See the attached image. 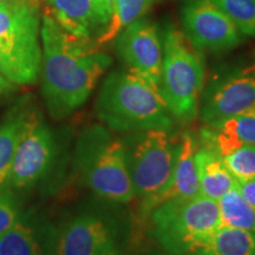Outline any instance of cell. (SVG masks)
Segmentation results:
<instances>
[{"label":"cell","instance_id":"cell-1","mask_svg":"<svg viewBox=\"0 0 255 255\" xmlns=\"http://www.w3.org/2000/svg\"><path fill=\"white\" fill-rule=\"evenodd\" d=\"M41 94L47 113L62 121L90 97L113 64L94 39L69 33L46 12L41 19Z\"/></svg>","mask_w":255,"mask_h":255},{"label":"cell","instance_id":"cell-2","mask_svg":"<svg viewBox=\"0 0 255 255\" xmlns=\"http://www.w3.org/2000/svg\"><path fill=\"white\" fill-rule=\"evenodd\" d=\"M98 120L111 131L173 130L171 116L159 89L131 70H116L104 79L95 103Z\"/></svg>","mask_w":255,"mask_h":255},{"label":"cell","instance_id":"cell-3","mask_svg":"<svg viewBox=\"0 0 255 255\" xmlns=\"http://www.w3.org/2000/svg\"><path fill=\"white\" fill-rule=\"evenodd\" d=\"M75 164L82 182L104 201L124 205L135 199L122 137L107 127L83 130L76 144Z\"/></svg>","mask_w":255,"mask_h":255},{"label":"cell","instance_id":"cell-4","mask_svg":"<svg viewBox=\"0 0 255 255\" xmlns=\"http://www.w3.org/2000/svg\"><path fill=\"white\" fill-rule=\"evenodd\" d=\"M161 38L163 57L159 92L175 121L191 122L199 115L201 95L205 88L202 52L175 24L165 25Z\"/></svg>","mask_w":255,"mask_h":255},{"label":"cell","instance_id":"cell-5","mask_svg":"<svg viewBox=\"0 0 255 255\" xmlns=\"http://www.w3.org/2000/svg\"><path fill=\"white\" fill-rule=\"evenodd\" d=\"M145 221L149 237L167 255L201 251L221 226L218 202L202 195L161 203L150 210Z\"/></svg>","mask_w":255,"mask_h":255},{"label":"cell","instance_id":"cell-6","mask_svg":"<svg viewBox=\"0 0 255 255\" xmlns=\"http://www.w3.org/2000/svg\"><path fill=\"white\" fill-rule=\"evenodd\" d=\"M127 167L142 219L164 189L176 159L178 139L171 130H143L123 133Z\"/></svg>","mask_w":255,"mask_h":255},{"label":"cell","instance_id":"cell-7","mask_svg":"<svg viewBox=\"0 0 255 255\" xmlns=\"http://www.w3.org/2000/svg\"><path fill=\"white\" fill-rule=\"evenodd\" d=\"M126 223L105 209H87L53 229L55 255H126Z\"/></svg>","mask_w":255,"mask_h":255},{"label":"cell","instance_id":"cell-8","mask_svg":"<svg viewBox=\"0 0 255 255\" xmlns=\"http://www.w3.org/2000/svg\"><path fill=\"white\" fill-rule=\"evenodd\" d=\"M40 7L38 0L0 2V47L18 70L21 84L40 73Z\"/></svg>","mask_w":255,"mask_h":255},{"label":"cell","instance_id":"cell-9","mask_svg":"<svg viewBox=\"0 0 255 255\" xmlns=\"http://www.w3.org/2000/svg\"><path fill=\"white\" fill-rule=\"evenodd\" d=\"M55 133L43 115L31 107L6 183L12 189L27 190L47 176L57 158Z\"/></svg>","mask_w":255,"mask_h":255},{"label":"cell","instance_id":"cell-10","mask_svg":"<svg viewBox=\"0 0 255 255\" xmlns=\"http://www.w3.org/2000/svg\"><path fill=\"white\" fill-rule=\"evenodd\" d=\"M255 103V63L215 73L203 88L199 113L208 127L242 113Z\"/></svg>","mask_w":255,"mask_h":255},{"label":"cell","instance_id":"cell-11","mask_svg":"<svg viewBox=\"0 0 255 255\" xmlns=\"http://www.w3.org/2000/svg\"><path fill=\"white\" fill-rule=\"evenodd\" d=\"M181 24L200 52H225L242 41L241 32L212 0H183Z\"/></svg>","mask_w":255,"mask_h":255},{"label":"cell","instance_id":"cell-12","mask_svg":"<svg viewBox=\"0 0 255 255\" xmlns=\"http://www.w3.org/2000/svg\"><path fill=\"white\" fill-rule=\"evenodd\" d=\"M116 52L127 68L159 89L162 38L157 25L141 17L116 37Z\"/></svg>","mask_w":255,"mask_h":255},{"label":"cell","instance_id":"cell-13","mask_svg":"<svg viewBox=\"0 0 255 255\" xmlns=\"http://www.w3.org/2000/svg\"><path fill=\"white\" fill-rule=\"evenodd\" d=\"M49 13L69 33L96 40L109 23L113 0H46Z\"/></svg>","mask_w":255,"mask_h":255},{"label":"cell","instance_id":"cell-14","mask_svg":"<svg viewBox=\"0 0 255 255\" xmlns=\"http://www.w3.org/2000/svg\"><path fill=\"white\" fill-rule=\"evenodd\" d=\"M197 144H199V139L190 132L183 133L178 139L177 155L170 180L164 189L152 201L148 214L156 206L167 201L188 199V197L201 195L195 168V158H194Z\"/></svg>","mask_w":255,"mask_h":255},{"label":"cell","instance_id":"cell-15","mask_svg":"<svg viewBox=\"0 0 255 255\" xmlns=\"http://www.w3.org/2000/svg\"><path fill=\"white\" fill-rule=\"evenodd\" d=\"M0 255H55L53 229L23 214L13 227L0 235Z\"/></svg>","mask_w":255,"mask_h":255},{"label":"cell","instance_id":"cell-16","mask_svg":"<svg viewBox=\"0 0 255 255\" xmlns=\"http://www.w3.org/2000/svg\"><path fill=\"white\" fill-rule=\"evenodd\" d=\"M200 141L214 148L237 182L255 178V144L241 142L212 128L202 130Z\"/></svg>","mask_w":255,"mask_h":255},{"label":"cell","instance_id":"cell-17","mask_svg":"<svg viewBox=\"0 0 255 255\" xmlns=\"http://www.w3.org/2000/svg\"><path fill=\"white\" fill-rule=\"evenodd\" d=\"M194 158L200 194L202 196L218 202L226 193L238 186L237 180L229 173L213 146L199 141Z\"/></svg>","mask_w":255,"mask_h":255},{"label":"cell","instance_id":"cell-18","mask_svg":"<svg viewBox=\"0 0 255 255\" xmlns=\"http://www.w3.org/2000/svg\"><path fill=\"white\" fill-rule=\"evenodd\" d=\"M30 108L28 102H20L0 121V184L8 178Z\"/></svg>","mask_w":255,"mask_h":255},{"label":"cell","instance_id":"cell-19","mask_svg":"<svg viewBox=\"0 0 255 255\" xmlns=\"http://www.w3.org/2000/svg\"><path fill=\"white\" fill-rule=\"evenodd\" d=\"M213 255H255V233L220 226L203 245Z\"/></svg>","mask_w":255,"mask_h":255},{"label":"cell","instance_id":"cell-20","mask_svg":"<svg viewBox=\"0 0 255 255\" xmlns=\"http://www.w3.org/2000/svg\"><path fill=\"white\" fill-rule=\"evenodd\" d=\"M154 0H113V12L109 23L95 41L102 46L116 37L133 21L144 17Z\"/></svg>","mask_w":255,"mask_h":255},{"label":"cell","instance_id":"cell-21","mask_svg":"<svg viewBox=\"0 0 255 255\" xmlns=\"http://www.w3.org/2000/svg\"><path fill=\"white\" fill-rule=\"evenodd\" d=\"M222 226L255 233V210L241 195L238 186L218 201Z\"/></svg>","mask_w":255,"mask_h":255},{"label":"cell","instance_id":"cell-22","mask_svg":"<svg viewBox=\"0 0 255 255\" xmlns=\"http://www.w3.org/2000/svg\"><path fill=\"white\" fill-rule=\"evenodd\" d=\"M241 33L255 36V0H212Z\"/></svg>","mask_w":255,"mask_h":255},{"label":"cell","instance_id":"cell-23","mask_svg":"<svg viewBox=\"0 0 255 255\" xmlns=\"http://www.w3.org/2000/svg\"><path fill=\"white\" fill-rule=\"evenodd\" d=\"M209 128L235 137L241 142L255 144V103L242 113Z\"/></svg>","mask_w":255,"mask_h":255},{"label":"cell","instance_id":"cell-24","mask_svg":"<svg viewBox=\"0 0 255 255\" xmlns=\"http://www.w3.org/2000/svg\"><path fill=\"white\" fill-rule=\"evenodd\" d=\"M21 215L23 213L13 189L7 183L0 184V235L13 227Z\"/></svg>","mask_w":255,"mask_h":255},{"label":"cell","instance_id":"cell-25","mask_svg":"<svg viewBox=\"0 0 255 255\" xmlns=\"http://www.w3.org/2000/svg\"><path fill=\"white\" fill-rule=\"evenodd\" d=\"M0 73L2 76H5L8 81L14 83L15 85H23L21 84V77L19 75L18 70L15 69V66L12 64L11 60L7 58V56L5 55L1 47H0Z\"/></svg>","mask_w":255,"mask_h":255},{"label":"cell","instance_id":"cell-26","mask_svg":"<svg viewBox=\"0 0 255 255\" xmlns=\"http://www.w3.org/2000/svg\"><path fill=\"white\" fill-rule=\"evenodd\" d=\"M238 189L240 190L241 195L247 201L248 205L255 210V178L238 182Z\"/></svg>","mask_w":255,"mask_h":255},{"label":"cell","instance_id":"cell-27","mask_svg":"<svg viewBox=\"0 0 255 255\" xmlns=\"http://www.w3.org/2000/svg\"><path fill=\"white\" fill-rule=\"evenodd\" d=\"M14 90H15L14 83L8 81L5 76H2L1 73H0V95L8 94V92H12Z\"/></svg>","mask_w":255,"mask_h":255},{"label":"cell","instance_id":"cell-28","mask_svg":"<svg viewBox=\"0 0 255 255\" xmlns=\"http://www.w3.org/2000/svg\"><path fill=\"white\" fill-rule=\"evenodd\" d=\"M190 255H213V254H210V253H208V252L201 250V251H197V252H195V253H193Z\"/></svg>","mask_w":255,"mask_h":255},{"label":"cell","instance_id":"cell-29","mask_svg":"<svg viewBox=\"0 0 255 255\" xmlns=\"http://www.w3.org/2000/svg\"><path fill=\"white\" fill-rule=\"evenodd\" d=\"M7 1H18V0H0V2H7Z\"/></svg>","mask_w":255,"mask_h":255}]
</instances>
